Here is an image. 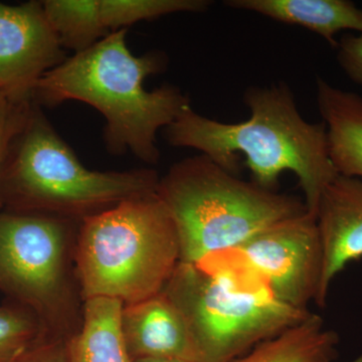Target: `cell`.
Wrapping results in <instances>:
<instances>
[{
	"label": "cell",
	"instance_id": "cell-14",
	"mask_svg": "<svg viewBox=\"0 0 362 362\" xmlns=\"http://www.w3.org/2000/svg\"><path fill=\"white\" fill-rule=\"evenodd\" d=\"M123 306L110 298L86 300L82 328L66 345L68 362H133L121 327Z\"/></svg>",
	"mask_w": 362,
	"mask_h": 362
},
{
	"label": "cell",
	"instance_id": "cell-10",
	"mask_svg": "<svg viewBox=\"0 0 362 362\" xmlns=\"http://www.w3.org/2000/svg\"><path fill=\"white\" fill-rule=\"evenodd\" d=\"M315 218L323 255L315 303L323 307L335 277L362 258L361 178L338 175L321 194Z\"/></svg>",
	"mask_w": 362,
	"mask_h": 362
},
{
	"label": "cell",
	"instance_id": "cell-7",
	"mask_svg": "<svg viewBox=\"0 0 362 362\" xmlns=\"http://www.w3.org/2000/svg\"><path fill=\"white\" fill-rule=\"evenodd\" d=\"M66 235L63 218L0 214V282L42 313L54 312L64 295Z\"/></svg>",
	"mask_w": 362,
	"mask_h": 362
},
{
	"label": "cell",
	"instance_id": "cell-17",
	"mask_svg": "<svg viewBox=\"0 0 362 362\" xmlns=\"http://www.w3.org/2000/svg\"><path fill=\"white\" fill-rule=\"evenodd\" d=\"M211 4L207 0H100V13L111 33L168 14L204 13Z\"/></svg>",
	"mask_w": 362,
	"mask_h": 362
},
{
	"label": "cell",
	"instance_id": "cell-3",
	"mask_svg": "<svg viewBox=\"0 0 362 362\" xmlns=\"http://www.w3.org/2000/svg\"><path fill=\"white\" fill-rule=\"evenodd\" d=\"M157 194L173 216L180 263L199 265L233 251L252 235L308 211L293 195L240 180L201 154L173 166Z\"/></svg>",
	"mask_w": 362,
	"mask_h": 362
},
{
	"label": "cell",
	"instance_id": "cell-2",
	"mask_svg": "<svg viewBox=\"0 0 362 362\" xmlns=\"http://www.w3.org/2000/svg\"><path fill=\"white\" fill-rule=\"evenodd\" d=\"M126 35L127 28L117 30L68 57L40 78L33 102L54 107L78 101L94 107L106 121L104 140L111 153L129 151L156 164L160 158L157 133L175 122L190 102L175 86L145 89V80L160 73L166 61L160 52L134 56Z\"/></svg>",
	"mask_w": 362,
	"mask_h": 362
},
{
	"label": "cell",
	"instance_id": "cell-6",
	"mask_svg": "<svg viewBox=\"0 0 362 362\" xmlns=\"http://www.w3.org/2000/svg\"><path fill=\"white\" fill-rule=\"evenodd\" d=\"M239 268V267H238ZM180 263L163 292L185 316L202 362H232L310 315L279 302L249 268Z\"/></svg>",
	"mask_w": 362,
	"mask_h": 362
},
{
	"label": "cell",
	"instance_id": "cell-11",
	"mask_svg": "<svg viewBox=\"0 0 362 362\" xmlns=\"http://www.w3.org/2000/svg\"><path fill=\"white\" fill-rule=\"evenodd\" d=\"M121 327L132 361L157 358L202 362L185 316L163 291L124 305Z\"/></svg>",
	"mask_w": 362,
	"mask_h": 362
},
{
	"label": "cell",
	"instance_id": "cell-4",
	"mask_svg": "<svg viewBox=\"0 0 362 362\" xmlns=\"http://www.w3.org/2000/svg\"><path fill=\"white\" fill-rule=\"evenodd\" d=\"M151 169L95 171L73 149L33 103L0 173V194L21 213L82 218L158 189Z\"/></svg>",
	"mask_w": 362,
	"mask_h": 362
},
{
	"label": "cell",
	"instance_id": "cell-23",
	"mask_svg": "<svg viewBox=\"0 0 362 362\" xmlns=\"http://www.w3.org/2000/svg\"><path fill=\"white\" fill-rule=\"evenodd\" d=\"M7 103L6 98H4V95L1 94V92H0V109L2 108V107L4 106Z\"/></svg>",
	"mask_w": 362,
	"mask_h": 362
},
{
	"label": "cell",
	"instance_id": "cell-19",
	"mask_svg": "<svg viewBox=\"0 0 362 362\" xmlns=\"http://www.w3.org/2000/svg\"><path fill=\"white\" fill-rule=\"evenodd\" d=\"M33 103L14 104L7 102L0 109V173L16 136L25 125Z\"/></svg>",
	"mask_w": 362,
	"mask_h": 362
},
{
	"label": "cell",
	"instance_id": "cell-21",
	"mask_svg": "<svg viewBox=\"0 0 362 362\" xmlns=\"http://www.w3.org/2000/svg\"><path fill=\"white\" fill-rule=\"evenodd\" d=\"M21 362H68L66 346L52 344L33 349Z\"/></svg>",
	"mask_w": 362,
	"mask_h": 362
},
{
	"label": "cell",
	"instance_id": "cell-8",
	"mask_svg": "<svg viewBox=\"0 0 362 362\" xmlns=\"http://www.w3.org/2000/svg\"><path fill=\"white\" fill-rule=\"evenodd\" d=\"M233 252L281 303L307 311L315 302L323 255L315 216L309 211L269 226Z\"/></svg>",
	"mask_w": 362,
	"mask_h": 362
},
{
	"label": "cell",
	"instance_id": "cell-18",
	"mask_svg": "<svg viewBox=\"0 0 362 362\" xmlns=\"http://www.w3.org/2000/svg\"><path fill=\"white\" fill-rule=\"evenodd\" d=\"M40 323L28 312L0 308V362H21L32 351Z\"/></svg>",
	"mask_w": 362,
	"mask_h": 362
},
{
	"label": "cell",
	"instance_id": "cell-16",
	"mask_svg": "<svg viewBox=\"0 0 362 362\" xmlns=\"http://www.w3.org/2000/svg\"><path fill=\"white\" fill-rule=\"evenodd\" d=\"M49 25L65 51L82 52L110 33L100 13V0H44Z\"/></svg>",
	"mask_w": 362,
	"mask_h": 362
},
{
	"label": "cell",
	"instance_id": "cell-5",
	"mask_svg": "<svg viewBox=\"0 0 362 362\" xmlns=\"http://www.w3.org/2000/svg\"><path fill=\"white\" fill-rule=\"evenodd\" d=\"M78 246L86 300L129 305L156 296L180 263L175 221L157 192L85 218Z\"/></svg>",
	"mask_w": 362,
	"mask_h": 362
},
{
	"label": "cell",
	"instance_id": "cell-1",
	"mask_svg": "<svg viewBox=\"0 0 362 362\" xmlns=\"http://www.w3.org/2000/svg\"><path fill=\"white\" fill-rule=\"evenodd\" d=\"M244 102L251 116L240 123L220 122L188 107L165 128L166 140L173 146L199 150L235 175L242 154L252 181L267 189L276 190L281 175L291 171L303 192L305 206L315 216L321 194L338 175L330 159L325 123L305 120L284 83L247 88Z\"/></svg>",
	"mask_w": 362,
	"mask_h": 362
},
{
	"label": "cell",
	"instance_id": "cell-22",
	"mask_svg": "<svg viewBox=\"0 0 362 362\" xmlns=\"http://www.w3.org/2000/svg\"><path fill=\"white\" fill-rule=\"evenodd\" d=\"M133 362H185V361H175V359L144 358V359H137V361H133Z\"/></svg>",
	"mask_w": 362,
	"mask_h": 362
},
{
	"label": "cell",
	"instance_id": "cell-9",
	"mask_svg": "<svg viewBox=\"0 0 362 362\" xmlns=\"http://www.w3.org/2000/svg\"><path fill=\"white\" fill-rule=\"evenodd\" d=\"M66 59L42 1L0 2V92L7 102H33L40 78Z\"/></svg>",
	"mask_w": 362,
	"mask_h": 362
},
{
	"label": "cell",
	"instance_id": "cell-12",
	"mask_svg": "<svg viewBox=\"0 0 362 362\" xmlns=\"http://www.w3.org/2000/svg\"><path fill=\"white\" fill-rule=\"evenodd\" d=\"M317 104L338 175L362 180V97L317 78Z\"/></svg>",
	"mask_w": 362,
	"mask_h": 362
},
{
	"label": "cell",
	"instance_id": "cell-24",
	"mask_svg": "<svg viewBox=\"0 0 362 362\" xmlns=\"http://www.w3.org/2000/svg\"><path fill=\"white\" fill-rule=\"evenodd\" d=\"M349 362H362V354L361 356H357L356 358L352 359V361Z\"/></svg>",
	"mask_w": 362,
	"mask_h": 362
},
{
	"label": "cell",
	"instance_id": "cell-20",
	"mask_svg": "<svg viewBox=\"0 0 362 362\" xmlns=\"http://www.w3.org/2000/svg\"><path fill=\"white\" fill-rule=\"evenodd\" d=\"M337 47L340 68L352 82L362 86V33L343 37Z\"/></svg>",
	"mask_w": 362,
	"mask_h": 362
},
{
	"label": "cell",
	"instance_id": "cell-13",
	"mask_svg": "<svg viewBox=\"0 0 362 362\" xmlns=\"http://www.w3.org/2000/svg\"><path fill=\"white\" fill-rule=\"evenodd\" d=\"M225 6L308 28L332 47L341 30L362 33V9L349 0H228Z\"/></svg>",
	"mask_w": 362,
	"mask_h": 362
},
{
	"label": "cell",
	"instance_id": "cell-15",
	"mask_svg": "<svg viewBox=\"0 0 362 362\" xmlns=\"http://www.w3.org/2000/svg\"><path fill=\"white\" fill-rule=\"evenodd\" d=\"M339 337L311 313L296 325L259 343L232 362H334Z\"/></svg>",
	"mask_w": 362,
	"mask_h": 362
}]
</instances>
